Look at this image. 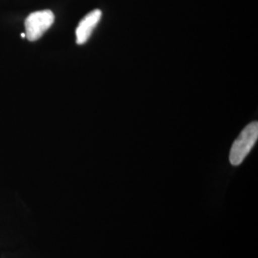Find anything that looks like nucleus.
I'll return each instance as SVG.
<instances>
[{
    "label": "nucleus",
    "mask_w": 258,
    "mask_h": 258,
    "mask_svg": "<svg viewBox=\"0 0 258 258\" xmlns=\"http://www.w3.org/2000/svg\"><path fill=\"white\" fill-rule=\"evenodd\" d=\"M258 139V122L252 121L242 130L238 138L232 145L230 152V163L232 166H239L249 151L254 147Z\"/></svg>",
    "instance_id": "1"
},
{
    "label": "nucleus",
    "mask_w": 258,
    "mask_h": 258,
    "mask_svg": "<svg viewBox=\"0 0 258 258\" xmlns=\"http://www.w3.org/2000/svg\"><path fill=\"white\" fill-rule=\"evenodd\" d=\"M55 16L52 11L44 10L34 12L25 20L26 37L30 41H36L43 36L49 28L53 25Z\"/></svg>",
    "instance_id": "2"
},
{
    "label": "nucleus",
    "mask_w": 258,
    "mask_h": 258,
    "mask_svg": "<svg viewBox=\"0 0 258 258\" xmlns=\"http://www.w3.org/2000/svg\"><path fill=\"white\" fill-rule=\"evenodd\" d=\"M101 18L102 11L94 10L81 20V22L76 29V37L78 44H84L89 39V37L92 35L93 30L98 25Z\"/></svg>",
    "instance_id": "3"
},
{
    "label": "nucleus",
    "mask_w": 258,
    "mask_h": 258,
    "mask_svg": "<svg viewBox=\"0 0 258 258\" xmlns=\"http://www.w3.org/2000/svg\"><path fill=\"white\" fill-rule=\"evenodd\" d=\"M26 37V35L25 34H21V37Z\"/></svg>",
    "instance_id": "4"
}]
</instances>
